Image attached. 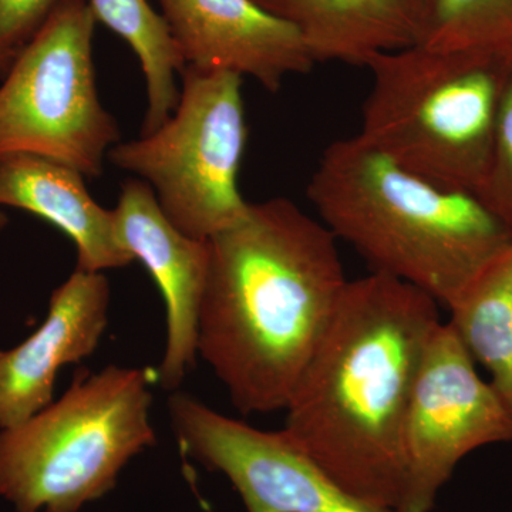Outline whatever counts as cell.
<instances>
[{
    "label": "cell",
    "instance_id": "4fadbf2b",
    "mask_svg": "<svg viewBox=\"0 0 512 512\" xmlns=\"http://www.w3.org/2000/svg\"><path fill=\"white\" fill-rule=\"evenodd\" d=\"M0 207L30 212L72 239L77 269L104 272L134 261L121 247L113 210L94 200L86 177L69 165L33 156H0Z\"/></svg>",
    "mask_w": 512,
    "mask_h": 512
},
{
    "label": "cell",
    "instance_id": "7a4b0ae2",
    "mask_svg": "<svg viewBox=\"0 0 512 512\" xmlns=\"http://www.w3.org/2000/svg\"><path fill=\"white\" fill-rule=\"evenodd\" d=\"M439 302L372 274L350 282L286 406L285 433L346 490L399 510L403 427Z\"/></svg>",
    "mask_w": 512,
    "mask_h": 512
},
{
    "label": "cell",
    "instance_id": "d6986e66",
    "mask_svg": "<svg viewBox=\"0 0 512 512\" xmlns=\"http://www.w3.org/2000/svg\"><path fill=\"white\" fill-rule=\"evenodd\" d=\"M70 0H0V74Z\"/></svg>",
    "mask_w": 512,
    "mask_h": 512
},
{
    "label": "cell",
    "instance_id": "5b68a950",
    "mask_svg": "<svg viewBox=\"0 0 512 512\" xmlns=\"http://www.w3.org/2000/svg\"><path fill=\"white\" fill-rule=\"evenodd\" d=\"M153 370L110 365L77 375L60 399L0 430V497L18 512H79L113 490L156 443Z\"/></svg>",
    "mask_w": 512,
    "mask_h": 512
},
{
    "label": "cell",
    "instance_id": "3957f363",
    "mask_svg": "<svg viewBox=\"0 0 512 512\" xmlns=\"http://www.w3.org/2000/svg\"><path fill=\"white\" fill-rule=\"evenodd\" d=\"M308 198L372 272L416 286L446 308L512 244L476 195L430 183L357 136L326 148Z\"/></svg>",
    "mask_w": 512,
    "mask_h": 512
},
{
    "label": "cell",
    "instance_id": "9c48e42d",
    "mask_svg": "<svg viewBox=\"0 0 512 512\" xmlns=\"http://www.w3.org/2000/svg\"><path fill=\"white\" fill-rule=\"evenodd\" d=\"M168 413L184 453L224 474L247 512H397L350 493L284 430L256 429L181 392Z\"/></svg>",
    "mask_w": 512,
    "mask_h": 512
},
{
    "label": "cell",
    "instance_id": "8992f818",
    "mask_svg": "<svg viewBox=\"0 0 512 512\" xmlns=\"http://www.w3.org/2000/svg\"><path fill=\"white\" fill-rule=\"evenodd\" d=\"M180 76L173 114L153 133L117 143L107 160L150 185L175 228L207 241L249 207L238 184L248 140L244 77L191 66Z\"/></svg>",
    "mask_w": 512,
    "mask_h": 512
},
{
    "label": "cell",
    "instance_id": "ba28073f",
    "mask_svg": "<svg viewBox=\"0 0 512 512\" xmlns=\"http://www.w3.org/2000/svg\"><path fill=\"white\" fill-rule=\"evenodd\" d=\"M512 441V413L450 323L431 336L403 427L404 487L397 512H431L460 461Z\"/></svg>",
    "mask_w": 512,
    "mask_h": 512
},
{
    "label": "cell",
    "instance_id": "e0dca14e",
    "mask_svg": "<svg viewBox=\"0 0 512 512\" xmlns=\"http://www.w3.org/2000/svg\"><path fill=\"white\" fill-rule=\"evenodd\" d=\"M420 45L512 66V0H429Z\"/></svg>",
    "mask_w": 512,
    "mask_h": 512
},
{
    "label": "cell",
    "instance_id": "277c9868",
    "mask_svg": "<svg viewBox=\"0 0 512 512\" xmlns=\"http://www.w3.org/2000/svg\"><path fill=\"white\" fill-rule=\"evenodd\" d=\"M366 67L372 89L357 137L430 183L476 194L511 66L416 45L373 56Z\"/></svg>",
    "mask_w": 512,
    "mask_h": 512
},
{
    "label": "cell",
    "instance_id": "6da1fadb",
    "mask_svg": "<svg viewBox=\"0 0 512 512\" xmlns=\"http://www.w3.org/2000/svg\"><path fill=\"white\" fill-rule=\"evenodd\" d=\"M207 244L198 356L239 413L285 410L349 284L336 237L272 198Z\"/></svg>",
    "mask_w": 512,
    "mask_h": 512
},
{
    "label": "cell",
    "instance_id": "30bf717a",
    "mask_svg": "<svg viewBox=\"0 0 512 512\" xmlns=\"http://www.w3.org/2000/svg\"><path fill=\"white\" fill-rule=\"evenodd\" d=\"M121 247L146 266L167 312V340L157 382L178 389L197 363L198 319L208 269L207 241L183 234L165 217L150 185L130 178L113 210Z\"/></svg>",
    "mask_w": 512,
    "mask_h": 512
},
{
    "label": "cell",
    "instance_id": "8fae6325",
    "mask_svg": "<svg viewBox=\"0 0 512 512\" xmlns=\"http://www.w3.org/2000/svg\"><path fill=\"white\" fill-rule=\"evenodd\" d=\"M184 67L251 77L275 93L311 72L298 30L256 0H158Z\"/></svg>",
    "mask_w": 512,
    "mask_h": 512
},
{
    "label": "cell",
    "instance_id": "2e32d148",
    "mask_svg": "<svg viewBox=\"0 0 512 512\" xmlns=\"http://www.w3.org/2000/svg\"><path fill=\"white\" fill-rule=\"evenodd\" d=\"M97 22L119 35L138 57L146 80L147 109L141 136L173 114L180 97L177 77L183 60L161 13L148 0H87Z\"/></svg>",
    "mask_w": 512,
    "mask_h": 512
},
{
    "label": "cell",
    "instance_id": "5bb4252c",
    "mask_svg": "<svg viewBox=\"0 0 512 512\" xmlns=\"http://www.w3.org/2000/svg\"><path fill=\"white\" fill-rule=\"evenodd\" d=\"M298 30L313 62L366 66L373 56L420 45L421 0H256Z\"/></svg>",
    "mask_w": 512,
    "mask_h": 512
},
{
    "label": "cell",
    "instance_id": "7c38bea8",
    "mask_svg": "<svg viewBox=\"0 0 512 512\" xmlns=\"http://www.w3.org/2000/svg\"><path fill=\"white\" fill-rule=\"evenodd\" d=\"M109 308L104 272L76 268L52 293L42 325L16 348L0 350V430L25 423L53 402L60 369L96 352Z\"/></svg>",
    "mask_w": 512,
    "mask_h": 512
},
{
    "label": "cell",
    "instance_id": "9a60e30c",
    "mask_svg": "<svg viewBox=\"0 0 512 512\" xmlns=\"http://www.w3.org/2000/svg\"><path fill=\"white\" fill-rule=\"evenodd\" d=\"M447 309L451 328L512 413V244Z\"/></svg>",
    "mask_w": 512,
    "mask_h": 512
},
{
    "label": "cell",
    "instance_id": "52a82bcc",
    "mask_svg": "<svg viewBox=\"0 0 512 512\" xmlns=\"http://www.w3.org/2000/svg\"><path fill=\"white\" fill-rule=\"evenodd\" d=\"M96 23L87 0H70L10 64L0 84V156L33 154L86 178L103 174L121 134L97 92Z\"/></svg>",
    "mask_w": 512,
    "mask_h": 512
},
{
    "label": "cell",
    "instance_id": "ac0fdd59",
    "mask_svg": "<svg viewBox=\"0 0 512 512\" xmlns=\"http://www.w3.org/2000/svg\"><path fill=\"white\" fill-rule=\"evenodd\" d=\"M474 195L512 235V66L501 94L490 168Z\"/></svg>",
    "mask_w": 512,
    "mask_h": 512
},
{
    "label": "cell",
    "instance_id": "ffe728a7",
    "mask_svg": "<svg viewBox=\"0 0 512 512\" xmlns=\"http://www.w3.org/2000/svg\"><path fill=\"white\" fill-rule=\"evenodd\" d=\"M8 217H6L5 214H3L2 211H0V232L3 231V229L6 228V225H8Z\"/></svg>",
    "mask_w": 512,
    "mask_h": 512
},
{
    "label": "cell",
    "instance_id": "44dd1931",
    "mask_svg": "<svg viewBox=\"0 0 512 512\" xmlns=\"http://www.w3.org/2000/svg\"><path fill=\"white\" fill-rule=\"evenodd\" d=\"M423 2L424 8H427V3H429V0H421Z\"/></svg>",
    "mask_w": 512,
    "mask_h": 512
}]
</instances>
